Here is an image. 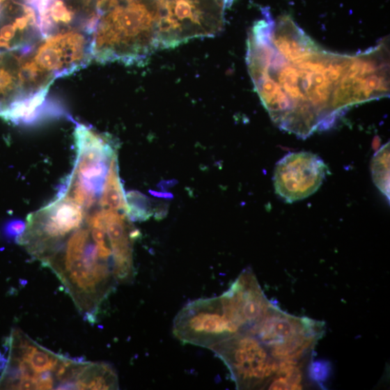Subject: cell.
Listing matches in <instances>:
<instances>
[{
	"label": "cell",
	"instance_id": "cell-1",
	"mask_svg": "<svg viewBox=\"0 0 390 390\" xmlns=\"http://www.w3.org/2000/svg\"><path fill=\"white\" fill-rule=\"evenodd\" d=\"M108 178L107 171L91 163L74 165L50 203L29 214L15 240L54 273L90 323L116 286L131 283L135 273L139 231Z\"/></svg>",
	"mask_w": 390,
	"mask_h": 390
},
{
	"label": "cell",
	"instance_id": "cell-2",
	"mask_svg": "<svg viewBox=\"0 0 390 390\" xmlns=\"http://www.w3.org/2000/svg\"><path fill=\"white\" fill-rule=\"evenodd\" d=\"M354 58L323 50L311 38L278 52L265 19L249 33L247 63L264 107L280 128L302 139L333 126L345 111L344 87Z\"/></svg>",
	"mask_w": 390,
	"mask_h": 390
},
{
	"label": "cell",
	"instance_id": "cell-3",
	"mask_svg": "<svg viewBox=\"0 0 390 390\" xmlns=\"http://www.w3.org/2000/svg\"><path fill=\"white\" fill-rule=\"evenodd\" d=\"M9 350L0 389H116L119 380L107 363L88 362L58 354L39 345L22 330L14 329L7 338Z\"/></svg>",
	"mask_w": 390,
	"mask_h": 390
},
{
	"label": "cell",
	"instance_id": "cell-4",
	"mask_svg": "<svg viewBox=\"0 0 390 390\" xmlns=\"http://www.w3.org/2000/svg\"><path fill=\"white\" fill-rule=\"evenodd\" d=\"M228 367L237 389L264 387L277 374L279 363L256 337L239 334L210 348Z\"/></svg>",
	"mask_w": 390,
	"mask_h": 390
},
{
	"label": "cell",
	"instance_id": "cell-5",
	"mask_svg": "<svg viewBox=\"0 0 390 390\" xmlns=\"http://www.w3.org/2000/svg\"><path fill=\"white\" fill-rule=\"evenodd\" d=\"M173 334L184 344L210 348L240 334L227 314L222 297L195 300L176 316Z\"/></svg>",
	"mask_w": 390,
	"mask_h": 390
},
{
	"label": "cell",
	"instance_id": "cell-6",
	"mask_svg": "<svg viewBox=\"0 0 390 390\" xmlns=\"http://www.w3.org/2000/svg\"><path fill=\"white\" fill-rule=\"evenodd\" d=\"M328 173V166L318 155L306 151L290 153L277 163L273 184L279 196L292 203L314 194Z\"/></svg>",
	"mask_w": 390,
	"mask_h": 390
},
{
	"label": "cell",
	"instance_id": "cell-7",
	"mask_svg": "<svg viewBox=\"0 0 390 390\" xmlns=\"http://www.w3.org/2000/svg\"><path fill=\"white\" fill-rule=\"evenodd\" d=\"M373 179L376 187L389 198V143L375 155L372 162Z\"/></svg>",
	"mask_w": 390,
	"mask_h": 390
},
{
	"label": "cell",
	"instance_id": "cell-8",
	"mask_svg": "<svg viewBox=\"0 0 390 390\" xmlns=\"http://www.w3.org/2000/svg\"><path fill=\"white\" fill-rule=\"evenodd\" d=\"M126 198L132 221H145L152 216L149 201L144 195L132 192L127 195Z\"/></svg>",
	"mask_w": 390,
	"mask_h": 390
},
{
	"label": "cell",
	"instance_id": "cell-9",
	"mask_svg": "<svg viewBox=\"0 0 390 390\" xmlns=\"http://www.w3.org/2000/svg\"><path fill=\"white\" fill-rule=\"evenodd\" d=\"M308 377L311 382L321 387L327 382L332 374V365L327 360L320 359L310 363L307 368Z\"/></svg>",
	"mask_w": 390,
	"mask_h": 390
},
{
	"label": "cell",
	"instance_id": "cell-10",
	"mask_svg": "<svg viewBox=\"0 0 390 390\" xmlns=\"http://www.w3.org/2000/svg\"><path fill=\"white\" fill-rule=\"evenodd\" d=\"M26 224L21 221H11L8 222L3 228V236L10 241L16 239L24 233Z\"/></svg>",
	"mask_w": 390,
	"mask_h": 390
},
{
	"label": "cell",
	"instance_id": "cell-11",
	"mask_svg": "<svg viewBox=\"0 0 390 390\" xmlns=\"http://www.w3.org/2000/svg\"><path fill=\"white\" fill-rule=\"evenodd\" d=\"M268 385V389H290V385L285 377H281L272 381Z\"/></svg>",
	"mask_w": 390,
	"mask_h": 390
},
{
	"label": "cell",
	"instance_id": "cell-12",
	"mask_svg": "<svg viewBox=\"0 0 390 390\" xmlns=\"http://www.w3.org/2000/svg\"><path fill=\"white\" fill-rule=\"evenodd\" d=\"M8 359L5 358L4 355L0 351V373H3L6 367Z\"/></svg>",
	"mask_w": 390,
	"mask_h": 390
}]
</instances>
